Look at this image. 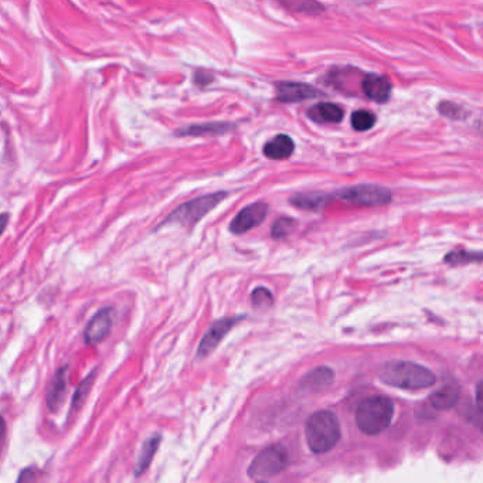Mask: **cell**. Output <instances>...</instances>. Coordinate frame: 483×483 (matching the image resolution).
Masks as SVG:
<instances>
[{
	"label": "cell",
	"mask_w": 483,
	"mask_h": 483,
	"mask_svg": "<svg viewBox=\"0 0 483 483\" xmlns=\"http://www.w3.org/2000/svg\"><path fill=\"white\" fill-rule=\"evenodd\" d=\"M295 149V143L288 135H277L264 146V155L272 160L288 159Z\"/></svg>",
	"instance_id": "9a60e30c"
},
{
	"label": "cell",
	"mask_w": 483,
	"mask_h": 483,
	"mask_svg": "<svg viewBox=\"0 0 483 483\" xmlns=\"http://www.w3.org/2000/svg\"><path fill=\"white\" fill-rule=\"evenodd\" d=\"M234 126L233 123L227 122H211V123H201V125H190L176 132L179 136H201V135H220L231 131Z\"/></svg>",
	"instance_id": "d6986e66"
},
{
	"label": "cell",
	"mask_w": 483,
	"mask_h": 483,
	"mask_svg": "<svg viewBox=\"0 0 483 483\" xmlns=\"http://www.w3.org/2000/svg\"><path fill=\"white\" fill-rule=\"evenodd\" d=\"M296 226V221L294 218H289V217H282L279 220H277L272 226V238L275 240H279V238H284L287 235L291 234V231L295 228Z\"/></svg>",
	"instance_id": "603a6c76"
},
{
	"label": "cell",
	"mask_w": 483,
	"mask_h": 483,
	"mask_svg": "<svg viewBox=\"0 0 483 483\" xmlns=\"http://www.w3.org/2000/svg\"><path fill=\"white\" fill-rule=\"evenodd\" d=\"M438 111L444 116H448L451 119H465L468 116V111L462 105H458L455 102H447L445 101L438 106Z\"/></svg>",
	"instance_id": "cb8c5ba5"
},
{
	"label": "cell",
	"mask_w": 483,
	"mask_h": 483,
	"mask_svg": "<svg viewBox=\"0 0 483 483\" xmlns=\"http://www.w3.org/2000/svg\"><path fill=\"white\" fill-rule=\"evenodd\" d=\"M482 254L479 251H465V250H457L445 255V262L451 265H464L470 262H481Z\"/></svg>",
	"instance_id": "44dd1931"
},
{
	"label": "cell",
	"mask_w": 483,
	"mask_h": 483,
	"mask_svg": "<svg viewBox=\"0 0 483 483\" xmlns=\"http://www.w3.org/2000/svg\"><path fill=\"white\" fill-rule=\"evenodd\" d=\"M333 197H339L340 200L360 206V207H380L392 203L393 194L387 187L377 184H359L342 189L335 193Z\"/></svg>",
	"instance_id": "8992f818"
},
{
	"label": "cell",
	"mask_w": 483,
	"mask_h": 483,
	"mask_svg": "<svg viewBox=\"0 0 483 483\" xmlns=\"http://www.w3.org/2000/svg\"><path fill=\"white\" fill-rule=\"evenodd\" d=\"M6 441H7V426H6L4 417L0 414V457L3 455Z\"/></svg>",
	"instance_id": "484cf974"
},
{
	"label": "cell",
	"mask_w": 483,
	"mask_h": 483,
	"mask_svg": "<svg viewBox=\"0 0 483 483\" xmlns=\"http://www.w3.org/2000/svg\"><path fill=\"white\" fill-rule=\"evenodd\" d=\"M68 366H62L55 372L52 376L47 393H45V406L50 413L55 414L61 410L65 397H67V390H68V382H67V373H68Z\"/></svg>",
	"instance_id": "30bf717a"
},
{
	"label": "cell",
	"mask_w": 483,
	"mask_h": 483,
	"mask_svg": "<svg viewBox=\"0 0 483 483\" xmlns=\"http://www.w3.org/2000/svg\"><path fill=\"white\" fill-rule=\"evenodd\" d=\"M7 223H9V214H7V213L0 214V237H1V234L4 233V230H6V227H7Z\"/></svg>",
	"instance_id": "4316f807"
},
{
	"label": "cell",
	"mask_w": 483,
	"mask_h": 483,
	"mask_svg": "<svg viewBox=\"0 0 483 483\" xmlns=\"http://www.w3.org/2000/svg\"><path fill=\"white\" fill-rule=\"evenodd\" d=\"M96 376H98V370L94 369L77 387V390L72 396V400H71V406H70V411H68V421L72 420L74 417H77V414L84 407V404H85V401H87V399H88V396H89V393L94 387Z\"/></svg>",
	"instance_id": "2e32d148"
},
{
	"label": "cell",
	"mask_w": 483,
	"mask_h": 483,
	"mask_svg": "<svg viewBox=\"0 0 483 483\" xmlns=\"http://www.w3.org/2000/svg\"><path fill=\"white\" fill-rule=\"evenodd\" d=\"M333 196L325 194V193H301L296 194L295 197H292L289 200L291 204H294L298 209H304V210H319L322 207H325L326 204H329L332 201Z\"/></svg>",
	"instance_id": "ffe728a7"
},
{
	"label": "cell",
	"mask_w": 483,
	"mask_h": 483,
	"mask_svg": "<svg viewBox=\"0 0 483 483\" xmlns=\"http://www.w3.org/2000/svg\"><path fill=\"white\" fill-rule=\"evenodd\" d=\"M289 465L288 453L279 447L272 445L261 451L248 468V477L255 481L270 479L281 474Z\"/></svg>",
	"instance_id": "5b68a950"
},
{
	"label": "cell",
	"mask_w": 483,
	"mask_h": 483,
	"mask_svg": "<svg viewBox=\"0 0 483 483\" xmlns=\"http://www.w3.org/2000/svg\"><path fill=\"white\" fill-rule=\"evenodd\" d=\"M228 193L226 191H217L213 194H206L201 197H197L194 200H190L187 203H183L176 210H173L163 221L159 224L157 228L170 226V224H179L187 228H191L196 226L204 216H207L214 207H217Z\"/></svg>",
	"instance_id": "277c9868"
},
{
	"label": "cell",
	"mask_w": 483,
	"mask_h": 483,
	"mask_svg": "<svg viewBox=\"0 0 483 483\" xmlns=\"http://www.w3.org/2000/svg\"><path fill=\"white\" fill-rule=\"evenodd\" d=\"M245 319V315H240V316H233V318H224L220 319L217 322H214L209 331L206 332L204 338L201 339L200 345H199V350H197V357L199 359H204L207 357L210 353H213L216 350V348L220 345V342L224 339V336L241 321Z\"/></svg>",
	"instance_id": "52a82bcc"
},
{
	"label": "cell",
	"mask_w": 483,
	"mask_h": 483,
	"mask_svg": "<svg viewBox=\"0 0 483 483\" xmlns=\"http://www.w3.org/2000/svg\"><path fill=\"white\" fill-rule=\"evenodd\" d=\"M113 325V308L108 306L96 312V315L88 322L84 331V342L88 346H96L104 342Z\"/></svg>",
	"instance_id": "ba28073f"
},
{
	"label": "cell",
	"mask_w": 483,
	"mask_h": 483,
	"mask_svg": "<svg viewBox=\"0 0 483 483\" xmlns=\"http://www.w3.org/2000/svg\"><path fill=\"white\" fill-rule=\"evenodd\" d=\"M333 380V372L329 367H318L312 372H309L302 380H301V389L309 393L321 392L326 389Z\"/></svg>",
	"instance_id": "ac0fdd59"
},
{
	"label": "cell",
	"mask_w": 483,
	"mask_h": 483,
	"mask_svg": "<svg viewBox=\"0 0 483 483\" xmlns=\"http://www.w3.org/2000/svg\"><path fill=\"white\" fill-rule=\"evenodd\" d=\"M461 397V389L458 384L451 383V384H445L441 389H438L434 394H431L430 397V404L435 409V410H450L453 407H455L460 401Z\"/></svg>",
	"instance_id": "4fadbf2b"
},
{
	"label": "cell",
	"mask_w": 483,
	"mask_h": 483,
	"mask_svg": "<svg viewBox=\"0 0 483 483\" xmlns=\"http://www.w3.org/2000/svg\"><path fill=\"white\" fill-rule=\"evenodd\" d=\"M362 89L367 98H370L374 102L384 104L392 96V82L386 75H377L370 74L366 75V78L362 82Z\"/></svg>",
	"instance_id": "7c38bea8"
},
{
	"label": "cell",
	"mask_w": 483,
	"mask_h": 483,
	"mask_svg": "<svg viewBox=\"0 0 483 483\" xmlns=\"http://www.w3.org/2000/svg\"><path fill=\"white\" fill-rule=\"evenodd\" d=\"M379 377L392 387L410 392L428 389L437 383V377L430 369L413 362L384 363L379 370Z\"/></svg>",
	"instance_id": "6da1fadb"
},
{
	"label": "cell",
	"mask_w": 483,
	"mask_h": 483,
	"mask_svg": "<svg viewBox=\"0 0 483 483\" xmlns=\"http://www.w3.org/2000/svg\"><path fill=\"white\" fill-rule=\"evenodd\" d=\"M305 435L313 454L329 453L336 447L342 435L339 418L331 411H318L306 421Z\"/></svg>",
	"instance_id": "7a4b0ae2"
},
{
	"label": "cell",
	"mask_w": 483,
	"mask_h": 483,
	"mask_svg": "<svg viewBox=\"0 0 483 483\" xmlns=\"http://www.w3.org/2000/svg\"><path fill=\"white\" fill-rule=\"evenodd\" d=\"M308 116L318 123H338L343 119V109L332 102L318 104L308 109Z\"/></svg>",
	"instance_id": "5bb4252c"
},
{
	"label": "cell",
	"mask_w": 483,
	"mask_h": 483,
	"mask_svg": "<svg viewBox=\"0 0 483 483\" xmlns=\"http://www.w3.org/2000/svg\"><path fill=\"white\" fill-rule=\"evenodd\" d=\"M268 214V206L265 203H254L243 209L230 224L233 234H244L254 227L260 226Z\"/></svg>",
	"instance_id": "9c48e42d"
},
{
	"label": "cell",
	"mask_w": 483,
	"mask_h": 483,
	"mask_svg": "<svg viewBox=\"0 0 483 483\" xmlns=\"http://www.w3.org/2000/svg\"><path fill=\"white\" fill-rule=\"evenodd\" d=\"M162 443V435L160 434H153L150 435L142 445L140 448V453L138 455V460H136V467H135V477H140L146 472V470L150 467L157 450H159V445Z\"/></svg>",
	"instance_id": "e0dca14e"
},
{
	"label": "cell",
	"mask_w": 483,
	"mask_h": 483,
	"mask_svg": "<svg viewBox=\"0 0 483 483\" xmlns=\"http://www.w3.org/2000/svg\"><path fill=\"white\" fill-rule=\"evenodd\" d=\"M374 123H376V116L370 111L360 109V111L353 112L352 115V126L356 131H360V132L369 131L374 126Z\"/></svg>",
	"instance_id": "7402d4cb"
},
{
	"label": "cell",
	"mask_w": 483,
	"mask_h": 483,
	"mask_svg": "<svg viewBox=\"0 0 483 483\" xmlns=\"http://www.w3.org/2000/svg\"><path fill=\"white\" fill-rule=\"evenodd\" d=\"M322 92L309 84L279 82L277 85V99L281 102H301L321 96Z\"/></svg>",
	"instance_id": "8fae6325"
},
{
	"label": "cell",
	"mask_w": 483,
	"mask_h": 483,
	"mask_svg": "<svg viewBox=\"0 0 483 483\" xmlns=\"http://www.w3.org/2000/svg\"><path fill=\"white\" fill-rule=\"evenodd\" d=\"M251 299H252V305H254L255 309H267L274 302L272 294L267 288H257L252 292Z\"/></svg>",
	"instance_id": "d4e9b609"
},
{
	"label": "cell",
	"mask_w": 483,
	"mask_h": 483,
	"mask_svg": "<svg viewBox=\"0 0 483 483\" xmlns=\"http://www.w3.org/2000/svg\"><path fill=\"white\" fill-rule=\"evenodd\" d=\"M394 416V403L389 397L374 396L363 400L356 410V424L366 435H379L386 431Z\"/></svg>",
	"instance_id": "3957f363"
}]
</instances>
